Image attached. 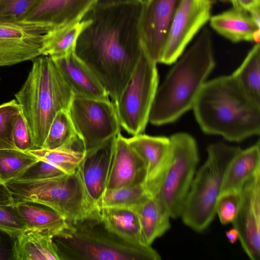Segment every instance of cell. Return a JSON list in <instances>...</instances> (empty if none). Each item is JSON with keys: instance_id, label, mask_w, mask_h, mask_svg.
Here are the masks:
<instances>
[{"instance_id": "d590c367", "label": "cell", "mask_w": 260, "mask_h": 260, "mask_svg": "<svg viewBox=\"0 0 260 260\" xmlns=\"http://www.w3.org/2000/svg\"><path fill=\"white\" fill-rule=\"evenodd\" d=\"M61 169L48 162L39 160L15 179L35 181L48 179L65 174Z\"/></svg>"}, {"instance_id": "83f0119b", "label": "cell", "mask_w": 260, "mask_h": 260, "mask_svg": "<svg viewBox=\"0 0 260 260\" xmlns=\"http://www.w3.org/2000/svg\"><path fill=\"white\" fill-rule=\"evenodd\" d=\"M232 75L248 95L260 103L259 43H256L252 48Z\"/></svg>"}, {"instance_id": "ab89813d", "label": "cell", "mask_w": 260, "mask_h": 260, "mask_svg": "<svg viewBox=\"0 0 260 260\" xmlns=\"http://www.w3.org/2000/svg\"><path fill=\"white\" fill-rule=\"evenodd\" d=\"M0 204L12 205L13 202L11 193L5 184L0 182Z\"/></svg>"}, {"instance_id": "2e32d148", "label": "cell", "mask_w": 260, "mask_h": 260, "mask_svg": "<svg viewBox=\"0 0 260 260\" xmlns=\"http://www.w3.org/2000/svg\"><path fill=\"white\" fill-rule=\"evenodd\" d=\"M145 164V184L152 197L157 192L169 166L172 155L170 138L138 134L126 138Z\"/></svg>"}, {"instance_id": "f546056e", "label": "cell", "mask_w": 260, "mask_h": 260, "mask_svg": "<svg viewBox=\"0 0 260 260\" xmlns=\"http://www.w3.org/2000/svg\"><path fill=\"white\" fill-rule=\"evenodd\" d=\"M80 141L68 110H63L54 118L42 148L54 149Z\"/></svg>"}, {"instance_id": "cb8c5ba5", "label": "cell", "mask_w": 260, "mask_h": 260, "mask_svg": "<svg viewBox=\"0 0 260 260\" xmlns=\"http://www.w3.org/2000/svg\"><path fill=\"white\" fill-rule=\"evenodd\" d=\"M134 210L138 215L145 245L151 246L156 238L162 236L170 229V215L165 206L156 198L150 197Z\"/></svg>"}, {"instance_id": "e0dca14e", "label": "cell", "mask_w": 260, "mask_h": 260, "mask_svg": "<svg viewBox=\"0 0 260 260\" xmlns=\"http://www.w3.org/2000/svg\"><path fill=\"white\" fill-rule=\"evenodd\" d=\"M117 135L86 151L78 168L87 193L99 209L106 188Z\"/></svg>"}, {"instance_id": "5bb4252c", "label": "cell", "mask_w": 260, "mask_h": 260, "mask_svg": "<svg viewBox=\"0 0 260 260\" xmlns=\"http://www.w3.org/2000/svg\"><path fill=\"white\" fill-rule=\"evenodd\" d=\"M232 223L247 256L252 260H259L260 172L243 185L240 206Z\"/></svg>"}, {"instance_id": "3957f363", "label": "cell", "mask_w": 260, "mask_h": 260, "mask_svg": "<svg viewBox=\"0 0 260 260\" xmlns=\"http://www.w3.org/2000/svg\"><path fill=\"white\" fill-rule=\"evenodd\" d=\"M215 64L211 33L204 28L158 87L149 121L171 123L192 109Z\"/></svg>"}, {"instance_id": "f35d334b", "label": "cell", "mask_w": 260, "mask_h": 260, "mask_svg": "<svg viewBox=\"0 0 260 260\" xmlns=\"http://www.w3.org/2000/svg\"><path fill=\"white\" fill-rule=\"evenodd\" d=\"M224 1V0H223ZM233 7L249 12L252 9L260 6V0H226Z\"/></svg>"}, {"instance_id": "ac0fdd59", "label": "cell", "mask_w": 260, "mask_h": 260, "mask_svg": "<svg viewBox=\"0 0 260 260\" xmlns=\"http://www.w3.org/2000/svg\"><path fill=\"white\" fill-rule=\"evenodd\" d=\"M146 169L142 158L120 133L116 138L107 189L145 184Z\"/></svg>"}, {"instance_id": "9a60e30c", "label": "cell", "mask_w": 260, "mask_h": 260, "mask_svg": "<svg viewBox=\"0 0 260 260\" xmlns=\"http://www.w3.org/2000/svg\"><path fill=\"white\" fill-rule=\"evenodd\" d=\"M44 34L15 22H0V67L41 55Z\"/></svg>"}, {"instance_id": "5b68a950", "label": "cell", "mask_w": 260, "mask_h": 260, "mask_svg": "<svg viewBox=\"0 0 260 260\" xmlns=\"http://www.w3.org/2000/svg\"><path fill=\"white\" fill-rule=\"evenodd\" d=\"M53 240L61 260L161 259L151 246L131 243L110 231L100 209L80 220L67 221Z\"/></svg>"}, {"instance_id": "7c38bea8", "label": "cell", "mask_w": 260, "mask_h": 260, "mask_svg": "<svg viewBox=\"0 0 260 260\" xmlns=\"http://www.w3.org/2000/svg\"><path fill=\"white\" fill-rule=\"evenodd\" d=\"M99 0H37L17 22L44 34L81 21Z\"/></svg>"}, {"instance_id": "6da1fadb", "label": "cell", "mask_w": 260, "mask_h": 260, "mask_svg": "<svg viewBox=\"0 0 260 260\" xmlns=\"http://www.w3.org/2000/svg\"><path fill=\"white\" fill-rule=\"evenodd\" d=\"M143 2L96 4L83 18L85 24L74 52L113 102L128 82L144 51L140 30Z\"/></svg>"}, {"instance_id": "30bf717a", "label": "cell", "mask_w": 260, "mask_h": 260, "mask_svg": "<svg viewBox=\"0 0 260 260\" xmlns=\"http://www.w3.org/2000/svg\"><path fill=\"white\" fill-rule=\"evenodd\" d=\"M86 152L120 133L113 102L74 95L68 110Z\"/></svg>"}, {"instance_id": "836d02e7", "label": "cell", "mask_w": 260, "mask_h": 260, "mask_svg": "<svg viewBox=\"0 0 260 260\" xmlns=\"http://www.w3.org/2000/svg\"><path fill=\"white\" fill-rule=\"evenodd\" d=\"M26 230L25 224L14 205L0 204V231L16 238Z\"/></svg>"}, {"instance_id": "d6a6232c", "label": "cell", "mask_w": 260, "mask_h": 260, "mask_svg": "<svg viewBox=\"0 0 260 260\" xmlns=\"http://www.w3.org/2000/svg\"><path fill=\"white\" fill-rule=\"evenodd\" d=\"M241 201V189L223 192L218 197L216 214L222 224L232 223L236 217Z\"/></svg>"}, {"instance_id": "7402d4cb", "label": "cell", "mask_w": 260, "mask_h": 260, "mask_svg": "<svg viewBox=\"0 0 260 260\" xmlns=\"http://www.w3.org/2000/svg\"><path fill=\"white\" fill-rule=\"evenodd\" d=\"M14 260H61L53 237L26 230L15 240Z\"/></svg>"}, {"instance_id": "1f68e13d", "label": "cell", "mask_w": 260, "mask_h": 260, "mask_svg": "<svg viewBox=\"0 0 260 260\" xmlns=\"http://www.w3.org/2000/svg\"><path fill=\"white\" fill-rule=\"evenodd\" d=\"M21 112L20 106L15 100L0 105V149H17L13 140V129Z\"/></svg>"}, {"instance_id": "60d3db41", "label": "cell", "mask_w": 260, "mask_h": 260, "mask_svg": "<svg viewBox=\"0 0 260 260\" xmlns=\"http://www.w3.org/2000/svg\"><path fill=\"white\" fill-rule=\"evenodd\" d=\"M225 236L231 244H234L239 239L238 232L234 227L226 232Z\"/></svg>"}, {"instance_id": "603a6c76", "label": "cell", "mask_w": 260, "mask_h": 260, "mask_svg": "<svg viewBox=\"0 0 260 260\" xmlns=\"http://www.w3.org/2000/svg\"><path fill=\"white\" fill-rule=\"evenodd\" d=\"M260 172V143L239 151L226 170L221 193L241 189L244 184Z\"/></svg>"}, {"instance_id": "4fadbf2b", "label": "cell", "mask_w": 260, "mask_h": 260, "mask_svg": "<svg viewBox=\"0 0 260 260\" xmlns=\"http://www.w3.org/2000/svg\"><path fill=\"white\" fill-rule=\"evenodd\" d=\"M181 0H145L140 19L143 49L155 63L160 62L168 32Z\"/></svg>"}, {"instance_id": "f1b7e54d", "label": "cell", "mask_w": 260, "mask_h": 260, "mask_svg": "<svg viewBox=\"0 0 260 260\" xmlns=\"http://www.w3.org/2000/svg\"><path fill=\"white\" fill-rule=\"evenodd\" d=\"M152 196L145 184L105 190L100 205L102 207L134 209Z\"/></svg>"}, {"instance_id": "8d00e7d4", "label": "cell", "mask_w": 260, "mask_h": 260, "mask_svg": "<svg viewBox=\"0 0 260 260\" xmlns=\"http://www.w3.org/2000/svg\"><path fill=\"white\" fill-rule=\"evenodd\" d=\"M13 140L16 148L19 150L28 151L34 149L29 129L21 112L15 122Z\"/></svg>"}, {"instance_id": "52a82bcc", "label": "cell", "mask_w": 260, "mask_h": 260, "mask_svg": "<svg viewBox=\"0 0 260 260\" xmlns=\"http://www.w3.org/2000/svg\"><path fill=\"white\" fill-rule=\"evenodd\" d=\"M13 204L30 202L48 207L67 221L80 220L99 209L89 197L79 169L72 174L41 180H13L5 183Z\"/></svg>"}, {"instance_id": "4316f807", "label": "cell", "mask_w": 260, "mask_h": 260, "mask_svg": "<svg viewBox=\"0 0 260 260\" xmlns=\"http://www.w3.org/2000/svg\"><path fill=\"white\" fill-rule=\"evenodd\" d=\"M28 152L39 160L53 164L66 174L75 172L85 154L81 141L54 149L40 148Z\"/></svg>"}, {"instance_id": "b9f144b4", "label": "cell", "mask_w": 260, "mask_h": 260, "mask_svg": "<svg viewBox=\"0 0 260 260\" xmlns=\"http://www.w3.org/2000/svg\"><path fill=\"white\" fill-rule=\"evenodd\" d=\"M248 13L256 24L260 27V6L252 9Z\"/></svg>"}, {"instance_id": "484cf974", "label": "cell", "mask_w": 260, "mask_h": 260, "mask_svg": "<svg viewBox=\"0 0 260 260\" xmlns=\"http://www.w3.org/2000/svg\"><path fill=\"white\" fill-rule=\"evenodd\" d=\"M85 24V21L82 19L44 34L41 55L55 58L74 51L79 35Z\"/></svg>"}, {"instance_id": "e575fe53", "label": "cell", "mask_w": 260, "mask_h": 260, "mask_svg": "<svg viewBox=\"0 0 260 260\" xmlns=\"http://www.w3.org/2000/svg\"><path fill=\"white\" fill-rule=\"evenodd\" d=\"M37 0H0V22L17 23Z\"/></svg>"}, {"instance_id": "8992f818", "label": "cell", "mask_w": 260, "mask_h": 260, "mask_svg": "<svg viewBox=\"0 0 260 260\" xmlns=\"http://www.w3.org/2000/svg\"><path fill=\"white\" fill-rule=\"evenodd\" d=\"M240 149L222 142L208 146L207 159L196 171L180 216L193 231L203 232L213 220L226 170Z\"/></svg>"}, {"instance_id": "ffe728a7", "label": "cell", "mask_w": 260, "mask_h": 260, "mask_svg": "<svg viewBox=\"0 0 260 260\" xmlns=\"http://www.w3.org/2000/svg\"><path fill=\"white\" fill-rule=\"evenodd\" d=\"M209 21L215 31L234 43L254 42L256 36L260 32V27L247 11L233 7L211 16Z\"/></svg>"}, {"instance_id": "d6986e66", "label": "cell", "mask_w": 260, "mask_h": 260, "mask_svg": "<svg viewBox=\"0 0 260 260\" xmlns=\"http://www.w3.org/2000/svg\"><path fill=\"white\" fill-rule=\"evenodd\" d=\"M52 59L74 95L99 99H109L99 79L76 55L74 51L64 56Z\"/></svg>"}, {"instance_id": "7a4b0ae2", "label": "cell", "mask_w": 260, "mask_h": 260, "mask_svg": "<svg viewBox=\"0 0 260 260\" xmlns=\"http://www.w3.org/2000/svg\"><path fill=\"white\" fill-rule=\"evenodd\" d=\"M205 133L240 142L260 132V103L242 89L231 75L206 82L192 108Z\"/></svg>"}, {"instance_id": "9c48e42d", "label": "cell", "mask_w": 260, "mask_h": 260, "mask_svg": "<svg viewBox=\"0 0 260 260\" xmlns=\"http://www.w3.org/2000/svg\"><path fill=\"white\" fill-rule=\"evenodd\" d=\"M170 162L153 197L168 210L172 218L181 216L184 203L197 171L199 155L197 142L190 135L176 133L170 137Z\"/></svg>"}, {"instance_id": "ba28073f", "label": "cell", "mask_w": 260, "mask_h": 260, "mask_svg": "<svg viewBox=\"0 0 260 260\" xmlns=\"http://www.w3.org/2000/svg\"><path fill=\"white\" fill-rule=\"evenodd\" d=\"M158 84L156 63L144 50L128 82L113 102L121 127L129 134L145 131Z\"/></svg>"}, {"instance_id": "44dd1931", "label": "cell", "mask_w": 260, "mask_h": 260, "mask_svg": "<svg viewBox=\"0 0 260 260\" xmlns=\"http://www.w3.org/2000/svg\"><path fill=\"white\" fill-rule=\"evenodd\" d=\"M27 230L49 234L52 237L67 225V220L60 214L40 204L22 202L13 204Z\"/></svg>"}, {"instance_id": "7bdbcfd3", "label": "cell", "mask_w": 260, "mask_h": 260, "mask_svg": "<svg viewBox=\"0 0 260 260\" xmlns=\"http://www.w3.org/2000/svg\"><path fill=\"white\" fill-rule=\"evenodd\" d=\"M140 0H99L97 4L111 5L124 2L138 1Z\"/></svg>"}, {"instance_id": "d4e9b609", "label": "cell", "mask_w": 260, "mask_h": 260, "mask_svg": "<svg viewBox=\"0 0 260 260\" xmlns=\"http://www.w3.org/2000/svg\"><path fill=\"white\" fill-rule=\"evenodd\" d=\"M100 212L105 225L112 232L131 243L146 245L143 242L139 218L135 210L102 207Z\"/></svg>"}, {"instance_id": "4dcf8cb0", "label": "cell", "mask_w": 260, "mask_h": 260, "mask_svg": "<svg viewBox=\"0 0 260 260\" xmlns=\"http://www.w3.org/2000/svg\"><path fill=\"white\" fill-rule=\"evenodd\" d=\"M39 159L28 151L0 149V182L15 180Z\"/></svg>"}, {"instance_id": "277c9868", "label": "cell", "mask_w": 260, "mask_h": 260, "mask_svg": "<svg viewBox=\"0 0 260 260\" xmlns=\"http://www.w3.org/2000/svg\"><path fill=\"white\" fill-rule=\"evenodd\" d=\"M32 61L25 82L15 95L36 149L42 148L54 118L68 110L74 94L51 57L39 56Z\"/></svg>"}, {"instance_id": "74e56055", "label": "cell", "mask_w": 260, "mask_h": 260, "mask_svg": "<svg viewBox=\"0 0 260 260\" xmlns=\"http://www.w3.org/2000/svg\"><path fill=\"white\" fill-rule=\"evenodd\" d=\"M15 237L0 231V260H14Z\"/></svg>"}, {"instance_id": "8fae6325", "label": "cell", "mask_w": 260, "mask_h": 260, "mask_svg": "<svg viewBox=\"0 0 260 260\" xmlns=\"http://www.w3.org/2000/svg\"><path fill=\"white\" fill-rule=\"evenodd\" d=\"M214 3L213 0H181L168 32L160 63L172 64L181 55L209 20Z\"/></svg>"}]
</instances>
